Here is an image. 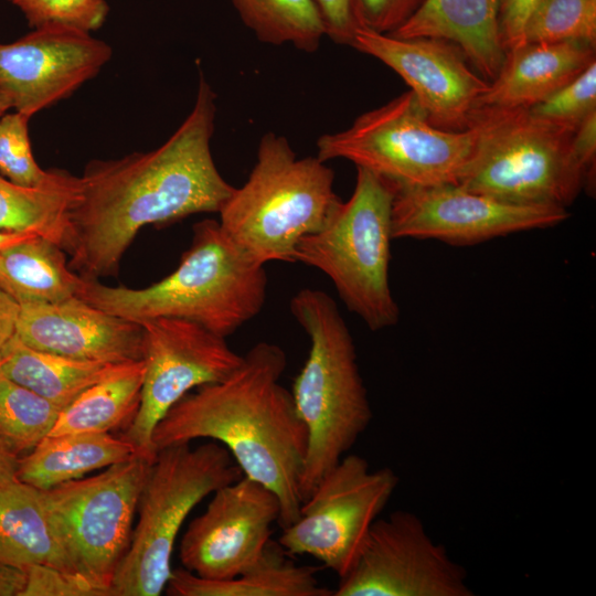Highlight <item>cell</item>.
<instances>
[{
    "label": "cell",
    "mask_w": 596,
    "mask_h": 596,
    "mask_svg": "<svg viewBox=\"0 0 596 596\" xmlns=\"http://www.w3.org/2000/svg\"><path fill=\"white\" fill-rule=\"evenodd\" d=\"M140 324L145 365L140 405L121 436L137 455L153 461L158 422L191 390L231 375L243 355L230 348L226 338L191 320L160 317Z\"/></svg>",
    "instance_id": "cell-12"
},
{
    "label": "cell",
    "mask_w": 596,
    "mask_h": 596,
    "mask_svg": "<svg viewBox=\"0 0 596 596\" xmlns=\"http://www.w3.org/2000/svg\"><path fill=\"white\" fill-rule=\"evenodd\" d=\"M398 480L390 467L373 470L364 457L344 455L302 501L298 518L281 529L277 542L289 555H309L342 577Z\"/></svg>",
    "instance_id": "cell-11"
},
{
    "label": "cell",
    "mask_w": 596,
    "mask_h": 596,
    "mask_svg": "<svg viewBox=\"0 0 596 596\" xmlns=\"http://www.w3.org/2000/svg\"><path fill=\"white\" fill-rule=\"evenodd\" d=\"M143 371L142 360L116 364L61 411L47 436L126 429L140 405Z\"/></svg>",
    "instance_id": "cell-25"
},
{
    "label": "cell",
    "mask_w": 596,
    "mask_h": 596,
    "mask_svg": "<svg viewBox=\"0 0 596 596\" xmlns=\"http://www.w3.org/2000/svg\"><path fill=\"white\" fill-rule=\"evenodd\" d=\"M467 572L413 512L377 518L333 596H472Z\"/></svg>",
    "instance_id": "cell-13"
},
{
    "label": "cell",
    "mask_w": 596,
    "mask_h": 596,
    "mask_svg": "<svg viewBox=\"0 0 596 596\" xmlns=\"http://www.w3.org/2000/svg\"><path fill=\"white\" fill-rule=\"evenodd\" d=\"M289 310L310 339L291 390L307 430L300 481L304 501L353 447L373 414L355 344L336 301L320 289L304 288L290 299Z\"/></svg>",
    "instance_id": "cell-4"
},
{
    "label": "cell",
    "mask_w": 596,
    "mask_h": 596,
    "mask_svg": "<svg viewBox=\"0 0 596 596\" xmlns=\"http://www.w3.org/2000/svg\"><path fill=\"white\" fill-rule=\"evenodd\" d=\"M596 43V0H541L524 29V43Z\"/></svg>",
    "instance_id": "cell-30"
},
{
    "label": "cell",
    "mask_w": 596,
    "mask_h": 596,
    "mask_svg": "<svg viewBox=\"0 0 596 596\" xmlns=\"http://www.w3.org/2000/svg\"><path fill=\"white\" fill-rule=\"evenodd\" d=\"M396 184L356 168L348 201H339L324 225L305 235L295 263L329 277L347 308L379 331L398 322L400 308L390 287L392 207Z\"/></svg>",
    "instance_id": "cell-6"
},
{
    "label": "cell",
    "mask_w": 596,
    "mask_h": 596,
    "mask_svg": "<svg viewBox=\"0 0 596 596\" xmlns=\"http://www.w3.org/2000/svg\"><path fill=\"white\" fill-rule=\"evenodd\" d=\"M31 565L74 573L41 490L15 480L0 485V566L23 570Z\"/></svg>",
    "instance_id": "cell-22"
},
{
    "label": "cell",
    "mask_w": 596,
    "mask_h": 596,
    "mask_svg": "<svg viewBox=\"0 0 596 596\" xmlns=\"http://www.w3.org/2000/svg\"><path fill=\"white\" fill-rule=\"evenodd\" d=\"M216 95L200 72L194 105L160 147L93 160L79 177L64 251L84 279L115 275L138 232L196 213H219L234 191L211 151Z\"/></svg>",
    "instance_id": "cell-1"
},
{
    "label": "cell",
    "mask_w": 596,
    "mask_h": 596,
    "mask_svg": "<svg viewBox=\"0 0 596 596\" xmlns=\"http://www.w3.org/2000/svg\"><path fill=\"white\" fill-rule=\"evenodd\" d=\"M20 309V304L0 288V354L15 334Z\"/></svg>",
    "instance_id": "cell-39"
},
{
    "label": "cell",
    "mask_w": 596,
    "mask_h": 596,
    "mask_svg": "<svg viewBox=\"0 0 596 596\" xmlns=\"http://www.w3.org/2000/svg\"><path fill=\"white\" fill-rule=\"evenodd\" d=\"M30 117L7 113L0 118V174L25 188H41L61 181L67 171L43 170L35 161L29 137Z\"/></svg>",
    "instance_id": "cell-31"
},
{
    "label": "cell",
    "mask_w": 596,
    "mask_h": 596,
    "mask_svg": "<svg viewBox=\"0 0 596 596\" xmlns=\"http://www.w3.org/2000/svg\"><path fill=\"white\" fill-rule=\"evenodd\" d=\"M541 0H499V28L507 52L524 44V29Z\"/></svg>",
    "instance_id": "cell-37"
},
{
    "label": "cell",
    "mask_w": 596,
    "mask_h": 596,
    "mask_svg": "<svg viewBox=\"0 0 596 596\" xmlns=\"http://www.w3.org/2000/svg\"><path fill=\"white\" fill-rule=\"evenodd\" d=\"M286 365L278 344L256 343L231 375L185 394L152 433L156 451L198 438L222 444L244 476L276 493L281 529L299 515L307 450L305 424L280 383Z\"/></svg>",
    "instance_id": "cell-2"
},
{
    "label": "cell",
    "mask_w": 596,
    "mask_h": 596,
    "mask_svg": "<svg viewBox=\"0 0 596 596\" xmlns=\"http://www.w3.org/2000/svg\"><path fill=\"white\" fill-rule=\"evenodd\" d=\"M11 108H13V106L10 97L0 89V118Z\"/></svg>",
    "instance_id": "cell-43"
},
{
    "label": "cell",
    "mask_w": 596,
    "mask_h": 596,
    "mask_svg": "<svg viewBox=\"0 0 596 596\" xmlns=\"http://www.w3.org/2000/svg\"><path fill=\"white\" fill-rule=\"evenodd\" d=\"M31 28L64 24L87 32L103 26L109 13L106 0H8Z\"/></svg>",
    "instance_id": "cell-33"
},
{
    "label": "cell",
    "mask_w": 596,
    "mask_h": 596,
    "mask_svg": "<svg viewBox=\"0 0 596 596\" xmlns=\"http://www.w3.org/2000/svg\"><path fill=\"white\" fill-rule=\"evenodd\" d=\"M426 0H360L365 28L391 33L413 17Z\"/></svg>",
    "instance_id": "cell-36"
},
{
    "label": "cell",
    "mask_w": 596,
    "mask_h": 596,
    "mask_svg": "<svg viewBox=\"0 0 596 596\" xmlns=\"http://www.w3.org/2000/svg\"><path fill=\"white\" fill-rule=\"evenodd\" d=\"M476 128L434 126L412 91L361 114L345 129L321 135L317 157L345 159L400 187L456 184L476 140Z\"/></svg>",
    "instance_id": "cell-9"
},
{
    "label": "cell",
    "mask_w": 596,
    "mask_h": 596,
    "mask_svg": "<svg viewBox=\"0 0 596 596\" xmlns=\"http://www.w3.org/2000/svg\"><path fill=\"white\" fill-rule=\"evenodd\" d=\"M62 409L0 373V440L17 456L51 433Z\"/></svg>",
    "instance_id": "cell-29"
},
{
    "label": "cell",
    "mask_w": 596,
    "mask_h": 596,
    "mask_svg": "<svg viewBox=\"0 0 596 596\" xmlns=\"http://www.w3.org/2000/svg\"><path fill=\"white\" fill-rule=\"evenodd\" d=\"M473 149L456 184L520 205L567 209L585 188L572 147L574 129L528 108L476 110Z\"/></svg>",
    "instance_id": "cell-7"
},
{
    "label": "cell",
    "mask_w": 596,
    "mask_h": 596,
    "mask_svg": "<svg viewBox=\"0 0 596 596\" xmlns=\"http://www.w3.org/2000/svg\"><path fill=\"white\" fill-rule=\"evenodd\" d=\"M136 454L121 435L75 433L43 438L19 459L17 478L39 490H47L84 475L126 461Z\"/></svg>",
    "instance_id": "cell-23"
},
{
    "label": "cell",
    "mask_w": 596,
    "mask_h": 596,
    "mask_svg": "<svg viewBox=\"0 0 596 596\" xmlns=\"http://www.w3.org/2000/svg\"><path fill=\"white\" fill-rule=\"evenodd\" d=\"M78 189L79 177L68 172L61 181L41 188L21 187L0 174V231L40 235L64 249Z\"/></svg>",
    "instance_id": "cell-27"
},
{
    "label": "cell",
    "mask_w": 596,
    "mask_h": 596,
    "mask_svg": "<svg viewBox=\"0 0 596 596\" xmlns=\"http://www.w3.org/2000/svg\"><path fill=\"white\" fill-rule=\"evenodd\" d=\"M152 461L139 455L103 472L41 490L74 573L110 596L132 538V521Z\"/></svg>",
    "instance_id": "cell-10"
},
{
    "label": "cell",
    "mask_w": 596,
    "mask_h": 596,
    "mask_svg": "<svg viewBox=\"0 0 596 596\" xmlns=\"http://www.w3.org/2000/svg\"><path fill=\"white\" fill-rule=\"evenodd\" d=\"M19 456L0 440V485L18 480Z\"/></svg>",
    "instance_id": "cell-41"
},
{
    "label": "cell",
    "mask_w": 596,
    "mask_h": 596,
    "mask_svg": "<svg viewBox=\"0 0 596 596\" xmlns=\"http://www.w3.org/2000/svg\"><path fill=\"white\" fill-rule=\"evenodd\" d=\"M266 295L264 265L249 259L219 221L203 220L193 225L190 247L167 277L140 289L84 279L77 297L138 323L181 318L227 338L262 311Z\"/></svg>",
    "instance_id": "cell-3"
},
{
    "label": "cell",
    "mask_w": 596,
    "mask_h": 596,
    "mask_svg": "<svg viewBox=\"0 0 596 596\" xmlns=\"http://www.w3.org/2000/svg\"><path fill=\"white\" fill-rule=\"evenodd\" d=\"M243 472L230 451L210 440L157 451L138 502V523L110 586V596H158L171 575L178 533L192 509Z\"/></svg>",
    "instance_id": "cell-8"
},
{
    "label": "cell",
    "mask_w": 596,
    "mask_h": 596,
    "mask_svg": "<svg viewBox=\"0 0 596 596\" xmlns=\"http://www.w3.org/2000/svg\"><path fill=\"white\" fill-rule=\"evenodd\" d=\"M322 17L326 36L351 45L358 30L365 28L360 0H315Z\"/></svg>",
    "instance_id": "cell-35"
},
{
    "label": "cell",
    "mask_w": 596,
    "mask_h": 596,
    "mask_svg": "<svg viewBox=\"0 0 596 596\" xmlns=\"http://www.w3.org/2000/svg\"><path fill=\"white\" fill-rule=\"evenodd\" d=\"M396 187L393 238L470 246L513 233L557 226L570 217L564 207L508 203L457 184Z\"/></svg>",
    "instance_id": "cell-14"
},
{
    "label": "cell",
    "mask_w": 596,
    "mask_h": 596,
    "mask_svg": "<svg viewBox=\"0 0 596 596\" xmlns=\"http://www.w3.org/2000/svg\"><path fill=\"white\" fill-rule=\"evenodd\" d=\"M575 159L581 167L587 192L594 191L596 160V111L588 115L575 129L572 140Z\"/></svg>",
    "instance_id": "cell-38"
},
{
    "label": "cell",
    "mask_w": 596,
    "mask_h": 596,
    "mask_svg": "<svg viewBox=\"0 0 596 596\" xmlns=\"http://www.w3.org/2000/svg\"><path fill=\"white\" fill-rule=\"evenodd\" d=\"M111 53L106 42L78 28H33L12 43H0V89L15 111L31 118L96 76Z\"/></svg>",
    "instance_id": "cell-16"
},
{
    "label": "cell",
    "mask_w": 596,
    "mask_h": 596,
    "mask_svg": "<svg viewBox=\"0 0 596 596\" xmlns=\"http://www.w3.org/2000/svg\"><path fill=\"white\" fill-rule=\"evenodd\" d=\"M389 34L449 41L488 82L498 75L505 60L499 28V0H426L413 17Z\"/></svg>",
    "instance_id": "cell-20"
},
{
    "label": "cell",
    "mask_w": 596,
    "mask_h": 596,
    "mask_svg": "<svg viewBox=\"0 0 596 596\" xmlns=\"http://www.w3.org/2000/svg\"><path fill=\"white\" fill-rule=\"evenodd\" d=\"M116 364L41 351L13 337L0 354V373L64 408Z\"/></svg>",
    "instance_id": "cell-26"
},
{
    "label": "cell",
    "mask_w": 596,
    "mask_h": 596,
    "mask_svg": "<svg viewBox=\"0 0 596 596\" xmlns=\"http://www.w3.org/2000/svg\"><path fill=\"white\" fill-rule=\"evenodd\" d=\"M14 337L36 350L81 361L123 364L142 360L138 322L107 312L79 297L22 304Z\"/></svg>",
    "instance_id": "cell-18"
},
{
    "label": "cell",
    "mask_w": 596,
    "mask_h": 596,
    "mask_svg": "<svg viewBox=\"0 0 596 596\" xmlns=\"http://www.w3.org/2000/svg\"><path fill=\"white\" fill-rule=\"evenodd\" d=\"M64 249L40 235L0 248V288L22 304H52L76 297L84 278Z\"/></svg>",
    "instance_id": "cell-24"
},
{
    "label": "cell",
    "mask_w": 596,
    "mask_h": 596,
    "mask_svg": "<svg viewBox=\"0 0 596 596\" xmlns=\"http://www.w3.org/2000/svg\"><path fill=\"white\" fill-rule=\"evenodd\" d=\"M25 584L20 596H104L78 574L47 565L23 568Z\"/></svg>",
    "instance_id": "cell-34"
},
{
    "label": "cell",
    "mask_w": 596,
    "mask_h": 596,
    "mask_svg": "<svg viewBox=\"0 0 596 596\" xmlns=\"http://www.w3.org/2000/svg\"><path fill=\"white\" fill-rule=\"evenodd\" d=\"M212 494L184 532L179 558L196 576L228 579L260 558L272 525L279 521L280 503L272 489L244 475Z\"/></svg>",
    "instance_id": "cell-15"
},
{
    "label": "cell",
    "mask_w": 596,
    "mask_h": 596,
    "mask_svg": "<svg viewBox=\"0 0 596 596\" xmlns=\"http://www.w3.org/2000/svg\"><path fill=\"white\" fill-rule=\"evenodd\" d=\"M350 46L397 73L429 121L443 129L469 128L476 103L489 86L468 66L461 50L443 39L396 38L362 28Z\"/></svg>",
    "instance_id": "cell-17"
},
{
    "label": "cell",
    "mask_w": 596,
    "mask_h": 596,
    "mask_svg": "<svg viewBox=\"0 0 596 596\" xmlns=\"http://www.w3.org/2000/svg\"><path fill=\"white\" fill-rule=\"evenodd\" d=\"M595 60L584 41L524 43L505 53L475 110L531 108L578 76Z\"/></svg>",
    "instance_id": "cell-19"
},
{
    "label": "cell",
    "mask_w": 596,
    "mask_h": 596,
    "mask_svg": "<svg viewBox=\"0 0 596 596\" xmlns=\"http://www.w3.org/2000/svg\"><path fill=\"white\" fill-rule=\"evenodd\" d=\"M25 584L21 568L0 566V596H20Z\"/></svg>",
    "instance_id": "cell-40"
},
{
    "label": "cell",
    "mask_w": 596,
    "mask_h": 596,
    "mask_svg": "<svg viewBox=\"0 0 596 596\" xmlns=\"http://www.w3.org/2000/svg\"><path fill=\"white\" fill-rule=\"evenodd\" d=\"M536 118L571 129L596 111V61L540 104L528 108Z\"/></svg>",
    "instance_id": "cell-32"
},
{
    "label": "cell",
    "mask_w": 596,
    "mask_h": 596,
    "mask_svg": "<svg viewBox=\"0 0 596 596\" xmlns=\"http://www.w3.org/2000/svg\"><path fill=\"white\" fill-rule=\"evenodd\" d=\"M333 184L324 161L298 158L284 136L266 132L246 182L220 210L219 223L253 262L295 263L299 240L319 231L340 201Z\"/></svg>",
    "instance_id": "cell-5"
},
{
    "label": "cell",
    "mask_w": 596,
    "mask_h": 596,
    "mask_svg": "<svg viewBox=\"0 0 596 596\" xmlns=\"http://www.w3.org/2000/svg\"><path fill=\"white\" fill-rule=\"evenodd\" d=\"M318 567L299 565L276 541L260 558L228 579H207L183 567L172 570L164 590L170 596H333L320 585Z\"/></svg>",
    "instance_id": "cell-21"
},
{
    "label": "cell",
    "mask_w": 596,
    "mask_h": 596,
    "mask_svg": "<svg viewBox=\"0 0 596 596\" xmlns=\"http://www.w3.org/2000/svg\"><path fill=\"white\" fill-rule=\"evenodd\" d=\"M35 234L0 231V248Z\"/></svg>",
    "instance_id": "cell-42"
},
{
    "label": "cell",
    "mask_w": 596,
    "mask_h": 596,
    "mask_svg": "<svg viewBox=\"0 0 596 596\" xmlns=\"http://www.w3.org/2000/svg\"><path fill=\"white\" fill-rule=\"evenodd\" d=\"M243 24L259 42L290 44L316 52L326 36V28L315 0H232Z\"/></svg>",
    "instance_id": "cell-28"
}]
</instances>
